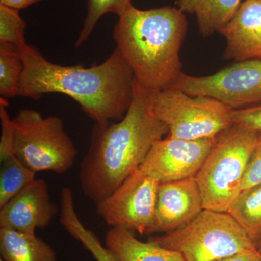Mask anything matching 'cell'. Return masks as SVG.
Returning a JSON list of instances; mask_svg holds the SVG:
<instances>
[{"label": "cell", "mask_w": 261, "mask_h": 261, "mask_svg": "<svg viewBox=\"0 0 261 261\" xmlns=\"http://www.w3.org/2000/svg\"><path fill=\"white\" fill-rule=\"evenodd\" d=\"M18 50L24 64L20 97L38 99L46 94H65L99 124L119 121L126 115L135 77L117 48L103 63L89 68L53 63L28 44Z\"/></svg>", "instance_id": "1"}, {"label": "cell", "mask_w": 261, "mask_h": 261, "mask_svg": "<svg viewBox=\"0 0 261 261\" xmlns=\"http://www.w3.org/2000/svg\"><path fill=\"white\" fill-rule=\"evenodd\" d=\"M152 92L135 80L133 99L124 117L92 128L79 178L84 195L94 203L113 193L168 133L152 110Z\"/></svg>", "instance_id": "2"}, {"label": "cell", "mask_w": 261, "mask_h": 261, "mask_svg": "<svg viewBox=\"0 0 261 261\" xmlns=\"http://www.w3.org/2000/svg\"><path fill=\"white\" fill-rule=\"evenodd\" d=\"M187 32L186 16L178 8L132 5L118 15L113 39L135 80L154 92L171 87L183 73L180 49Z\"/></svg>", "instance_id": "3"}, {"label": "cell", "mask_w": 261, "mask_h": 261, "mask_svg": "<svg viewBox=\"0 0 261 261\" xmlns=\"http://www.w3.org/2000/svg\"><path fill=\"white\" fill-rule=\"evenodd\" d=\"M259 134L233 125L221 132L195 179L204 209L227 212L242 192L247 164Z\"/></svg>", "instance_id": "4"}, {"label": "cell", "mask_w": 261, "mask_h": 261, "mask_svg": "<svg viewBox=\"0 0 261 261\" xmlns=\"http://www.w3.org/2000/svg\"><path fill=\"white\" fill-rule=\"evenodd\" d=\"M149 240L179 252L185 261H218L246 249L257 248L228 213L207 209L186 226Z\"/></svg>", "instance_id": "5"}, {"label": "cell", "mask_w": 261, "mask_h": 261, "mask_svg": "<svg viewBox=\"0 0 261 261\" xmlns=\"http://www.w3.org/2000/svg\"><path fill=\"white\" fill-rule=\"evenodd\" d=\"M12 126L15 155L34 173L64 174L73 166L77 150L59 117L24 108L12 119Z\"/></svg>", "instance_id": "6"}, {"label": "cell", "mask_w": 261, "mask_h": 261, "mask_svg": "<svg viewBox=\"0 0 261 261\" xmlns=\"http://www.w3.org/2000/svg\"><path fill=\"white\" fill-rule=\"evenodd\" d=\"M152 106L172 138H215L233 126V109L227 105L206 96L190 95L173 87L154 91Z\"/></svg>", "instance_id": "7"}, {"label": "cell", "mask_w": 261, "mask_h": 261, "mask_svg": "<svg viewBox=\"0 0 261 261\" xmlns=\"http://www.w3.org/2000/svg\"><path fill=\"white\" fill-rule=\"evenodd\" d=\"M159 185L138 168L96 204L97 214L111 228H124L140 235L153 233Z\"/></svg>", "instance_id": "8"}, {"label": "cell", "mask_w": 261, "mask_h": 261, "mask_svg": "<svg viewBox=\"0 0 261 261\" xmlns=\"http://www.w3.org/2000/svg\"><path fill=\"white\" fill-rule=\"evenodd\" d=\"M171 87L192 96L218 99L232 109L261 103V59L238 61L214 74L182 73Z\"/></svg>", "instance_id": "9"}, {"label": "cell", "mask_w": 261, "mask_h": 261, "mask_svg": "<svg viewBox=\"0 0 261 261\" xmlns=\"http://www.w3.org/2000/svg\"><path fill=\"white\" fill-rule=\"evenodd\" d=\"M216 139L185 140L167 136L154 144L139 168L160 183L195 177Z\"/></svg>", "instance_id": "10"}, {"label": "cell", "mask_w": 261, "mask_h": 261, "mask_svg": "<svg viewBox=\"0 0 261 261\" xmlns=\"http://www.w3.org/2000/svg\"><path fill=\"white\" fill-rule=\"evenodd\" d=\"M59 207L51 200L45 180H33L0 207V227L36 233L51 222Z\"/></svg>", "instance_id": "11"}, {"label": "cell", "mask_w": 261, "mask_h": 261, "mask_svg": "<svg viewBox=\"0 0 261 261\" xmlns=\"http://www.w3.org/2000/svg\"><path fill=\"white\" fill-rule=\"evenodd\" d=\"M204 210L195 178L160 183L154 233H168L190 224Z\"/></svg>", "instance_id": "12"}, {"label": "cell", "mask_w": 261, "mask_h": 261, "mask_svg": "<svg viewBox=\"0 0 261 261\" xmlns=\"http://www.w3.org/2000/svg\"><path fill=\"white\" fill-rule=\"evenodd\" d=\"M226 39L225 59H261V0H245L219 31Z\"/></svg>", "instance_id": "13"}, {"label": "cell", "mask_w": 261, "mask_h": 261, "mask_svg": "<svg viewBox=\"0 0 261 261\" xmlns=\"http://www.w3.org/2000/svg\"><path fill=\"white\" fill-rule=\"evenodd\" d=\"M106 245L120 261H185L179 252L149 240L140 241L124 228H111L106 233Z\"/></svg>", "instance_id": "14"}, {"label": "cell", "mask_w": 261, "mask_h": 261, "mask_svg": "<svg viewBox=\"0 0 261 261\" xmlns=\"http://www.w3.org/2000/svg\"><path fill=\"white\" fill-rule=\"evenodd\" d=\"M0 255L3 261H58L56 252L36 233L0 227Z\"/></svg>", "instance_id": "15"}, {"label": "cell", "mask_w": 261, "mask_h": 261, "mask_svg": "<svg viewBox=\"0 0 261 261\" xmlns=\"http://www.w3.org/2000/svg\"><path fill=\"white\" fill-rule=\"evenodd\" d=\"M242 0H177L178 9L195 15L204 37L224 28L237 13Z\"/></svg>", "instance_id": "16"}, {"label": "cell", "mask_w": 261, "mask_h": 261, "mask_svg": "<svg viewBox=\"0 0 261 261\" xmlns=\"http://www.w3.org/2000/svg\"><path fill=\"white\" fill-rule=\"evenodd\" d=\"M60 223L70 236L82 244L96 260L120 261L111 250L103 246L93 231L82 224L75 211L73 192L68 187H63L61 192Z\"/></svg>", "instance_id": "17"}, {"label": "cell", "mask_w": 261, "mask_h": 261, "mask_svg": "<svg viewBox=\"0 0 261 261\" xmlns=\"http://www.w3.org/2000/svg\"><path fill=\"white\" fill-rule=\"evenodd\" d=\"M227 213L257 245L261 240V184L242 190Z\"/></svg>", "instance_id": "18"}, {"label": "cell", "mask_w": 261, "mask_h": 261, "mask_svg": "<svg viewBox=\"0 0 261 261\" xmlns=\"http://www.w3.org/2000/svg\"><path fill=\"white\" fill-rule=\"evenodd\" d=\"M24 64L18 48L0 44V94L5 99L18 96Z\"/></svg>", "instance_id": "19"}, {"label": "cell", "mask_w": 261, "mask_h": 261, "mask_svg": "<svg viewBox=\"0 0 261 261\" xmlns=\"http://www.w3.org/2000/svg\"><path fill=\"white\" fill-rule=\"evenodd\" d=\"M35 175L16 155L1 161L0 207L35 179Z\"/></svg>", "instance_id": "20"}, {"label": "cell", "mask_w": 261, "mask_h": 261, "mask_svg": "<svg viewBox=\"0 0 261 261\" xmlns=\"http://www.w3.org/2000/svg\"><path fill=\"white\" fill-rule=\"evenodd\" d=\"M132 5V0H88L87 14L83 27L75 42V47H80L90 37L99 19L107 13L119 15Z\"/></svg>", "instance_id": "21"}, {"label": "cell", "mask_w": 261, "mask_h": 261, "mask_svg": "<svg viewBox=\"0 0 261 261\" xmlns=\"http://www.w3.org/2000/svg\"><path fill=\"white\" fill-rule=\"evenodd\" d=\"M27 23L20 10L0 5V44L15 46L18 49L27 45L24 34Z\"/></svg>", "instance_id": "22"}, {"label": "cell", "mask_w": 261, "mask_h": 261, "mask_svg": "<svg viewBox=\"0 0 261 261\" xmlns=\"http://www.w3.org/2000/svg\"><path fill=\"white\" fill-rule=\"evenodd\" d=\"M7 99H0V119H1V137H0V162L15 155L13 146V132L12 119H10L7 108Z\"/></svg>", "instance_id": "23"}, {"label": "cell", "mask_w": 261, "mask_h": 261, "mask_svg": "<svg viewBox=\"0 0 261 261\" xmlns=\"http://www.w3.org/2000/svg\"><path fill=\"white\" fill-rule=\"evenodd\" d=\"M233 125L261 135V103L249 107L233 109Z\"/></svg>", "instance_id": "24"}, {"label": "cell", "mask_w": 261, "mask_h": 261, "mask_svg": "<svg viewBox=\"0 0 261 261\" xmlns=\"http://www.w3.org/2000/svg\"><path fill=\"white\" fill-rule=\"evenodd\" d=\"M261 184V135L259 134L256 145L252 151L246 172L244 176L242 190Z\"/></svg>", "instance_id": "25"}, {"label": "cell", "mask_w": 261, "mask_h": 261, "mask_svg": "<svg viewBox=\"0 0 261 261\" xmlns=\"http://www.w3.org/2000/svg\"><path fill=\"white\" fill-rule=\"evenodd\" d=\"M218 261H261L257 248L246 249Z\"/></svg>", "instance_id": "26"}, {"label": "cell", "mask_w": 261, "mask_h": 261, "mask_svg": "<svg viewBox=\"0 0 261 261\" xmlns=\"http://www.w3.org/2000/svg\"><path fill=\"white\" fill-rule=\"evenodd\" d=\"M41 0H0V5L20 10L35 4Z\"/></svg>", "instance_id": "27"}, {"label": "cell", "mask_w": 261, "mask_h": 261, "mask_svg": "<svg viewBox=\"0 0 261 261\" xmlns=\"http://www.w3.org/2000/svg\"><path fill=\"white\" fill-rule=\"evenodd\" d=\"M257 250H258V252H260V256H261V240L260 242H259V243L257 244Z\"/></svg>", "instance_id": "28"}, {"label": "cell", "mask_w": 261, "mask_h": 261, "mask_svg": "<svg viewBox=\"0 0 261 261\" xmlns=\"http://www.w3.org/2000/svg\"><path fill=\"white\" fill-rule=\"evenodd\" d=\"M0 261H3V260H2L1 259H0Z\"/></svg>", "instance_id": "29"}]
</instances>
